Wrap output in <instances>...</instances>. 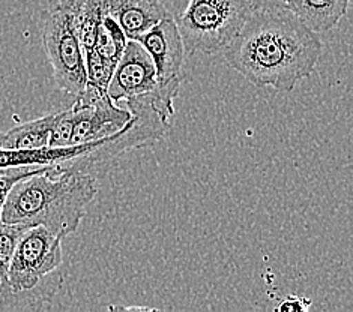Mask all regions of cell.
Segmentation results:
<instances>
[{
	"label": "cell",
	"instance_id": "cell-1",
	"mask_svg": "<svg viewBox=\"0 0 353 312\" xmlns=\"http://www.w3.org/2000/svg\"><path fill=\"white\" fill-rule=\"evenodd\" d=\"M323 52L319 33L288 8L253 11L224 48L230 68L259 87L292 92L310 77Z\"/></svg>",
	"mask_w": 353,
	"mask_h": 312
},
{
	"label": "cell",
	"instance_id": "cell-2",
	"mask_svg": "<svg viewBox=\"0 0 353 312\" xmlns=\"http://www.w3.org/2000/svg\"><path fill=\"white\" fill-rule=\"evenodd\" d=\"M97 194L98 180L94 174L66 161L48 164L11 188L3 205L2 222L43 225L65 239L77 231Z\"/></svg>",
	"mask_w": 353,
	"mask_h": 312
},
{
	"label": "cell",
	"instance_id": "cell-3",
	"mask_svg": "<svg viewBox=\"0 0 353 312\" xmlns=\"http://www.w3.org/2000/svg\"><path fill=\"white\" fill-rule=\"evenodd\" d=\"M130 121L127 107L113 103L107 90L86 84L75 104L57 113L48 147H70L104 140L122 131Z\"/></svg>",
	"mask_w": 353,
	"mask_h": 312
},
{
	"label": "cell",
	"instance_id": "cell-4",
	"mask_svg": "<svg viewBox=\"0 0 353 312\" xmlns=\"http://www.w3.org/2000/svg\"><path fill=\"white\" fill-rule=\"evenodd\" d=\"M251 12L247 0H188L176 20L185 54L221 52L238 35Z\"/></svg>",
	"mask_w": 353,
	"mask_h": 312
},
{
	"label": "cell",
	"instance_id": "cell-5",
	"mask_svg": "<svg viewBox=\"0 0 353 312\" xmlns=\"http://www.w3.org/2000/svg\"><path fill=\"white\" fill-rule=\"evenodd\" d=\"M62 240L43 225L28 227L23 231L0 284V306L35 290L62 264Z\"/></svg>",
	"mask_w": 353,
	"mask_h": 312
},
{
	"label": "cell",
	"instance_id": "cell-6",
	"mask_svg": "<svg viewBox=\"0 0 353 312\" xmlns=\"http://www.w3.org/2000/svg\"><path fill=\"white\" fill-rule=\"evenodd\" d=\"M39 32L57 87L77 99L86 87V68L71 15L48 5L41 14Z\"/></svg>",
	"mask_w": 353,
	"mask_h": 312
},
{
	"label": "cell",
	"instance_id": "cell-7",
	"mask_svg": "<svg viewBox=\"0 0 353 312\" xmlns=\"http://www.w3.org/2000/svg\"><path fill=\"white\" fill-rule=\"evenodd\" d=\"M157 86L158 77L152 57L139 41L128 39L108 83V96L113 103L121 104L125 99L148 94Z\"/></svg>",
	"mask_w": 353,
	"mask_h": 312
},
{
	"label": "cell",
	"instance_id": "cell-8",
	"mask_svg": "<svg viewBox=\"0 0 353 312\" xmlns=\"http://www.w3.org/2000/svg\"><path fill=\"white\" fill-rule=\"evenodd\" d=\"M137 41L152 57L158 83L183 81L185 48L179 28L172 14L143 33Z\"/></svg>",
	"mask_w": 353,
	"mask_h": 312
},
{
	"label": "cell",
	"instance_id": "cell-9",
	"mask_svg": "<svg viewBox=\"0 0 353 312\" xmlns=\"http://www.w3.org/2000/svg\"><path fill=\"white\" fill-rule=\"evenodd\" d=\"M103 12L119 24L128 39L139 37L170 12L159 0H101Z\"/></svg>",
	"mask_w": 353,
	"mask_h": 312
},
{
	"label": "cell",
	"instance_id": "cell-10",
	"mask_svg": "<svg viewBox=\"0 0 353 312\" xmlns=\"http://www.w3.org/2000/svg\"><path fill=\"white\" fill-rule=\"evenodd\" d=\"M350 0H288V10L316 33L330 32L347 12Z\"/></svg>",
	"mask_w": 353,
	"mask_h": 312
},
{
	"label": "cell",
	"instance_id": "cell-11",
	"mask_svg": "<svg viewBox=\"0 0 353 312\" xmlns=\"http://www.w3.org/2000/svg\"><path fill=\"white\" fill-rule=\"evenodd\" d=\"M57 121V113L21 123L0 134V149L5 150H35L48 147L50 137Z\"/></svg>",
	"mask_w": 353,
	"mask_h": 312
},
{
	"label": "cell",
	"instance_id": "cell-12",
	"mask_svg": "<svg viewBox=\"0 0 353 312\" xmlns=\"http://www.w3.org/2000/svg\"><path fill=\"white\" fill-rule=\"evenodd\" d=\"M85 68H86V84L98 89L107 90L116 65L101 57L94 48L86 50L85 53Z\"/></svg>",
	"mask_w": 353,
	"mask_h": 312
},
{
	"label": "cell",
	"instance_id": "cell-13",
	"mask_svg": "<svg viewBox=\"0 0 353 312\" xmlns=\"http://www.w3.org/2000/svg\"><path fill=\"white\" fill-rule=\"evenodd\" d=\"M44 165H24V167H8L0 168V224H2V210L5 200L11 188L23 177L41 170Z\"/></svg>",
	"mask_w": 353,
	"mask_h": 312
},
{
	"label": "cell",
	"instance_id": "cell-14",
	"mask_svg": "<svg viewBox=\"0 0 353 312\" xmlns=\"http://www.w3.org/2000/svg\"><path fill=\"white\" fill-rule=\"evenodd\" d=\"M251 11H275L288 8V0H247Z\"/></svg>",
	"mask_w": 353,
	"mask_h": 312
},
{
	"label": "cell",
	"instance_id": "cell-15",
	"mask_svg": "<svg viewBox=\"0 0 353 312\" xmlns=\"http://www.w3.org/2000/svg\"><path fill=\"white\" fill-rule=\"evenodd\" d=\"M310 305H311L310 299L289 296L288 299H284L279 306H276V311H293V312L308 311Z\"/></svg>",
	"mask_w": 353,
	"mask_h": 312
}]
</instances>
